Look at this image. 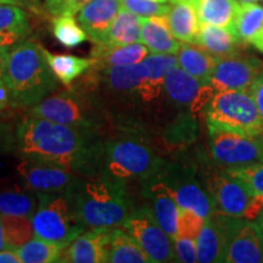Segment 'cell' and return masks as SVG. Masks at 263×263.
Returning a JSON list of instances; mask_svg holds the SVG:
<instances>
[{
	"mask_svg": "<svg viewBox=\"0 0 263 263\" xmlns=\"http://www.w3.org/2000/svg\"><path fill=\"white\" fill-rule=\"evenodd\" d=\"M105 136L28 114L16 126L15 151L21 157L51 160L81 176H93Z\"/></svg>",
	"mask_w": 263,
	"mask_h": 263,
	"instance_id": "cell-1",
	"label": "cell"
},
{
	"mask_svg": "<svg viewBox=\"0 0 263 263\" xmlns=\"http://www.w3.org/2000/svg\"><path fill=\"white\" fill-rule=\"evenodd\" d=\"M164 163L143 133L112 130L101 141L94 174L126 184L143 183L162 170Z\"/></svg>",
	"mask_w": 263,
	"mask_h": 263,
	"instance_id": "cell-2",
	"label": "cell"
},
{
	"mask_svg": "<svg viewBox=\"0 0 263 263\" xmlns=\"http://www.w3.org/2000/svg\"><path fill=\"white\" fill-rule=\"evenodd\" d=\"M71 190L78 218L85 230L122 227L134 209L128 184L100 174L82 176Z\"/></svg>",
	"mask_w": 263,
	"mask_h": 263,
	"instance_id": "cell-3",
	"label": "cell"
},
{
	"mask_svg": "<svg viewBox=\"0 0 263 263\" xmlns=\"http://www.w3.org/2000/svg\"><path fill=\"white\" fill-rule=\"evenodd\" d=\"M5 83L10 101L32 107L59 89V80L44 55V48L33 41H22L9 51Z\"/></svg>",
	"mask_w": 263,
	"mask_h": 263,
	"instance_id": "cell-4",
	"label": "cell"
},
{
	"mask_svg": "<svg viewBox=\"0 0 263 263\" xmlns=\"http://www.w3.org/2000/svg\"><path fill=\"white\" fill-rule=\"evenodd\" d=\"M29 114L52 122L103 134H108V130L112 132L110 118L103 104L81 78L73 87L71 85L67 89L43 99L41 103L31 107Z\"/></svg>",
	"mask_w": 263,
	"mask_h": 263,
	"instance_id": "cell-5",
	"label": "cell"
},
{
	"mask_svg": "<svg viewBox=\"0 0 263 263\" xmlns=\"http://www.w3.org/2000/svg\"><path fill=\"white\" fill-rule=\"evenodd\" d=\"M31 222L37 238L66 246L85 232L78 218L72 190L39 194L38 206L31 217Z\"/></svg>",
	"mask_w": 263,
	"mask_h": 263,
	"instance_id": "cell-6",
	"label": "cell"
},
{
	"mask_svg": "<svg viewBox=\"0 0 263 263\" xmlns=\"http://www.w3.org/2000/svg\"><path fill=\"white\" fill-rule=\"evenodd\" d=\"M205 115L207 127L244 137H259L263 132V118L249 91H218L207 104Z\"/></svg>",
	"mask_w": 263,
	"mask_h": 263,
	"instance_id": "cell-7",
	"label": "cell"
},
{
	"mask_svg": "<svg viewBox=\"0 0 263 263\" xmlns=\"http://www.w3.org/2000/svg\"><path fill=\"white\" fill-rule=\"evenodd\" d=\"M209 193L215 210L228 216L254 221L263 210V195L256 196L241 180L228 170L213 174L209 180Z\"/></svg>",
	"mask_w": 263,
	"mask_h": 263,
	"instance_id": "cell-8",
	"label": "cell"
},
{
	"mask_svg": "<svg viewBox=\"0 0 263 263\" xmlns=\"http://www.w3.org/2000/svg\"><path fill=\"white\" fill-rule=\"evenodd\" d=\"M226 233V263H263V230L257 222L215 211Z\"/></svg>",
	"mask_w": 263,
	"mask_h": 263,
	"instance_id": "cell-9",
	"label": "cell"
},
{
	"mask_svg": "<svg viewBox=\"0 0 263 263\" xmlns=\"http://www.w3.org/2000/svg\"><path fill=\"white\" fill-rule=\"evenodd\" d=\"M122 228L146 252L151 262L176 261L173 240L156 221L150 206H134Z\"/></svg>",
	"mask_w": 263,
	"mask_h": 263,
	"instance_id": "cell-10",
	"label": "cell"
},
{
	"mask_svg": "<svg viewBox=\"0 0 263 263\" xmlns=\"http://www.w3.org/2000/svg\"><path fill=\"white\" fill-rule=\"evenodd\" d=\"M17 172L22 182L38 194L68 192L82 177L65 164L37 157H21Z\"/></svg>",
	"mask_w": 263,
	"mask_h": 263,
	"instance_id": "cell-11",
	"label": "cell"
},
{
	"mask_svg": "<svg viewBox=\"0 0 263 263\" xmlns=\"http://www.w3.org/2000/svg\"><path fill=\"white\" fill-rule=\"evenodd\" d=\"M210 151L217 162L228 167L262 162L263 141L258 137H244L209 127Z\"/></svg>",
	"mask_w": 263,
	"mask_h": 263,
	"instance_id": "cell-12",
	"label": "cell"
},
{
	"mask_svg": "<svg viewBox=\"0 0 263 263\" xmlns=\"http://www.w3.org/2000/svg\"><path fill=\"white\" fill-rule=\"evenodd\" d=\"M161 176L170 186L180 209L192 210L205 219L216 211L210 193L203 190L190 171L179 166L164 164Z\"/></svg>",
	"mask_w": 263,
	"mask_h": 263,
	"instance_id": "cell-13",
	"label": "cell"
},
{
	"mask_svg": "<svg viewBox=\"0 0 263 263\" xmlns=\"http://www.w3.org/2000/svg\"><path fill=\"white\" fill-rule=\"evenodd\" d=\"M164 94L172 103L189 107L193 116H197L205 111L216 91L211 84L197 80L177 65L167 72L164 78Z\"/></svg>",
	"mask_w": 263,
	"mask_h": 263,
	"instance_id": "cell-14",
	"label": "cell"
},
{
	"mask_svg": "<svg viewBox=\"0 0 263 263\" xmlns=\"http://www.w3.org/2000/svg\"><path fill=\"white\" fill-rule=\"evenodd\" d=\"M262 70L263 62L255 57L235 54L218 58L209 83L216 93L223 90L250 91Z\"/></svg>",
	"mask_w": 263,
	"mask_h": 263,
	"instance_id": "cell-15",
	"label": "cell"
},
{
	"mask_svg": "<svg viewBox=\"0 0 263 263\" xmlns=\"http://www.w3.org/2000/svg\"><path fill=\"white\" fill-rule=\"evenodd\" d=\"M141 193L151 201V211L156 221L173 240L178 228L179 206L170 186L162 179L161 171L141 183Z\"/></svg>",
	"mask_w": 263,
	"mask_h": 263,
	"instance_id": "cell-16",
	"label": "cell"
},
{
	"mask_svg": "<svg viewBox=\"0 0 263 263\" xmlns=\"http://www.w3.org/2000/svg\"><path fill=\"white\" fill-rule=\"evenodd\" d=\"M121 8L120 0H91L78 11V24L95 45H101Z\"/></svg>",
	"mask_w": 263,
	"mask_h": 263,
	"instance_id": "cell-17",
	"label": "cell"
},
{
	"mask_svg": "<svg viewBox=\"0 0 263 263\" xmlns=\"http://www.w3.org/2000/svg\"><path fill=\"white\" fill-rule=\"evenodd\" d=\"M107 233L108 230H88V232H83L66 246L59 262H107Z\"/></svg>",
	"mask_w": 263,
	"mask_h": 263,
	"instance_id": "cell-18",
	"label": "cell"
},
{
	"mask_svg": "<svg viewBox=\"0 0 263 263\" xmlns=\"http://www.w3.org/2000/svg\"><path fill=\"white\" fill-rule=\"evenodd\" d=\"M39 202V194L22 182L0 178V215L31 218Z\"/></svg>",
	"mask_w": 263,
	"mask_h": 263,
	"instance_id": "cell-19",
	"label": "cell"
},
{
	"mask_svg": "<svg viewBox=\"0 0 263 263\" xmlns=\"http://www.w3.org/2000/svg\"><path fill=\"white\" fill-rule=\"evenodd\" d=\"M141 43L154 54H173L179 50L180 43L171 32L166 16L141 17Z\"/></svg>",
	"mask_w": 263,
	"mask_h": 263,
	"instance_id": "cell-20",
	"label": "cell"
},
{
	"mask_svg": "<svg viewBox=\"0 0 263 263\" xmlns=\"http://www.w3.org/2000/svg\"><path fill=\"white\" fill-rule=\"evenodd\" d=\"M226 233L216 212L205 219L203 227L196 239L197 262H223L224 257Z\"/></svg>",
	"mask_w": 263,
	"mask_h": 263,
	"instance_id": "cell-21",
	"label": "cell"
},
{
	"mask_svg": "<svg viewBox=\"0 0 263 263\" xmlns=\"http://www.w3.org/2000/svg\"><path fill=\"white\" fill-rule=\"evenodd\" d=\"M200 25L229 28L235 31V22L241 3L239 0H192Z\"/></svg>",
	"mask_w": 263,
	"mask_h": 263,
	"instance_id": "cell-22",
	"label": "cell"
},
{
	"mask_svg": "<svg viewBox=\"0 0 263 263\" xmlns=\"http://www.w3.org/2000/svg\"><path fill=\"white\" fill-rule=\"evenodd\" d=\"M150 50L143 43L138 42L133 44L123 45V47H103L94 45L91 57L94 64L91 68H105L111 66L136 65L143 61Z\"/></svg>",
	"mask_w": 263,
	"mask_h": 263,
	"instance_id": "cell-23",
	"label": "cell"
},
{
	"mask_svg": "<svg viewBox=\"0 0 263 263\" xmlns=\"http://www.w3.org/2000/svg\"><path fill=\"white\" fill-rule=\"evenodd\" d=\"M195 44L205 49L216 58H226L238 54L241 43L238 33L229 28L216 27L210 25H200Z\"/></svg>",
	"mask_w": 263,
	"mask_h": 263,
	"instance_id": "cell-24",
	"label": "cell"
},
{
	"mask_svg": "<svg viewBox=\"0 0 263 263\" xmlns=\"http://www.w3.org/2000/svg\"><path fill=\"white\" fill-rule=\"evenodd\" d=\"M107 262L111 263H149L146 252L140 248L122 227L108 230Z\"/></svg>",
	"mask_w": 263,
	"mask_h": 263,
	"instance_id": "cell-25",
	"label": "cell"
},
{
	"mask_svg": "<svg viewBox=\"0 0 263 263\" xmlns=\"http://www.w3.org/2000/svg\"><path fill=\"white\" fill-rule=\"evenodd\" d=\"M28 16L20 5H0V47L10 49L27 37Z\"/></svg>",
	"mask_w": 263,
	"mask_h": 263,
	"instance_id": "cell-26",
	"label": "cell"
},
{
	"mask_svg": "<svg viewBox=\"0 0 263 263\" xmlns=\"http://www.w3.org/2000/svg\"><path fill=\"white\" fill-rule=\"evenodd\" d=\"M176 57L179 67L196 77L197 80L207 83L218 60V58L195 43H182Z\"/></svg>",
	"mask_w": 263,
	"mask_h": 263,
	"instance_id": "cell-27",
	"label": "cell"
},
{
	"mask_svg": "<svg viewBox=\"0 0 263 263\" xmlns=\"http://www.w3.org/2000/svg\"><path fill=\"white\" fill-rule=\"evenodd\" d=\"M235 31L242 43L263 54V6L257 3H241Z\"/></svg>",
	"mask_w": 263,
	"mask_h": 263,
	"instance_id": "cell-28",
	"label": "cell"
},
{
	"mask_svg": "<svg viewBox=\"0 0 263 263\" xmlns=\"http://www.w3.org/2000/svg\"><path fill=\"white\" fill-rule=\"evenodd\" d=\"M172 34L183 43H194L200 29V22L193 2H176L166 16Z\"/></svg>",
	"mask_w": 263,
	"mask_h": 263,
	"instance_id": "cell-29",
	"label": "cell"
},
{
	"mask_svg": "<svg viewBox=\"0 0 263 263\" xmlns=\"http://www.w3.org/2000/svg\"><path fill=\"white\" fill-rule=\"evenodd\" d=\"M138 42H141V17L130 12L129 10L121 8L101 45L123 47Z\"/></svg>",
	"mask_w": 263,
	"mask_h": 263,
	"instance_id": "cell-30",
	"label": "cell"
},
{
	"mask_svg": "<svg viewBox=\"0 0 263 263\" xmlns=\"http://www.w3.org/2000/svg\"><path fill=\"white\" fill-rule=\"evenodd\" d=\"M44 55L51 71L66 88L71 87L74 81L87 73L94 64L93 58L85 59L70 54H52L47 49H44Z\"/></svg>",
	"mask_w": 263,
	"mask_h": 263,
	"instance_id": "cell-31",
	"label": "cell"
},
{
	"mask_svg": "<svg viewBox=\"0 0 263 263\" xmlns=\"http://www.w3.org/2000/svg\"><path fill=\"white\" fill-rule=\"evenodd\" d=\"M65 244L48 241L34 236L17 249L21 263H54L60 261Z\"/></svg>",
	"mask_w": 263,
	"mask_h": 263,
	"instance_id": "cell-32",
	"label": "cell"
},
{
	"mask_svg": "<svg viewBox=\"0 0 263 263\" xmlns=\"http://www.w3.org/2000/svg\"><path fill=\"white\" fill-rule=\"evenodd\" d=\"M0 223L9 248H21L35 236L31 218L28 217L0 215Z\"/></svg>",
	"mask_w": 263,
	"mask_h": 263,
	"instance_id": "cell-33",
	"label": "cell"
},
{
	"mask_svg": "<svg viewBox=\"0 0 263 263\" xmlns=\"http://www.w3.org/2000/svg\"><path fill=\"white\" fill-rule=\"evenodd\" d=\"M51 28L55 39L66 48L78 47L89 39L87 32L71 15L55 16L51 21Z\"/></svg>",
	"mask_w": 263,
	"mask_h": 263,
	"instance_id": "cell-34",
	"label": "cell"
},
{
	"mask_svg": "<svg viewBox=\"0 0 263 263\" xmlns=\"http://www.w3.org/2000/svg\"><path fill=\"white\" fill-rule=\"evenodd\" d=\"M228 172L241 180L254 195H263V162L229 167Z\"/></svg>",
	"mask_w": 263,
	"mask_h": 263,
	"instance_id": "cell-35",
	"label": "cell"
},
{
	"mask_svg": "<svg viewBox=\"0 0 263 263\" xmlns=\"http://www.w3.org/2000/svg\"><path fill=\"white\" fill-rule=\"evenodd\" d=\"M122 8L129 10L130 12L140 17H154V16H167L170 5L156 0H120Z\"/></svg>",
	"mask_w": 263,
	"mask_h": 263,
	"instance_id": "cell-36",
	"label": "cell"
},
{
	"mask_svg": "<svg viewBox=\"0 0 263 263\" xmlns=\"http://www.w3.org/2000/svg\"><path fill=\"white\" fill-rule=\"evenodd\" d=\"M205 218L188 209H180L178 216V228L176 238L197 239L201 232ZM174 240V239H173Z\"/></svg>",
	"mask_w": 263,
	"mask_h": 263,
	"instance_id": "cell-37",
	"label": "cell"
},
{
	"mask_svg": "<svg viewBox=\"0 0 263 263\" xmlns=\"http://www.w3.org/2000/svg\"><path fill=\"white\" fill-rule=\"evenodd\" d=\"M89 2L91 0H45V9L52 16H73Z\"/></svg>",
	"mask_w": 263,
	"mask_h": 263,
	"instance_id": "cell-38",
	"label": "cell"
},
{
	"mask_svg": "<svg viewBox=\"0 0 263 263\" xmlns=\"http://www.w3.org/2000/svg\"><path fill=\"white\" fill-rule=\"evenodd\" d=\"M176 261L194 263L197 262L196 240L189 238H174L173 240Z\"/></svg>",
	"mask_w": 263,
	"mask_h": 263,
	"instance_id": "cell-39",
	"label": "cell"
},
{
	"mask_svg": "<svg viewBox=\"0 0 263 263\" xmlns=\"http://www.w3.org/2000/svg\"><path fill=\"white\" fill-rule=\"evenodd\" d=\"M16 128L12 129V124L5 117L0 116V154L9 150H15Z\"/></svg>",
	"mask_w": 263,
	"mask_h": 263,
	"instance_id": "cell-40",
	"label": "cell"
},
{
	"mask_svg": "<svg viewBox=\"0 0 263 263\" xmlns=\"http://www.w3.org/2000/svg\"><path fill=\"white\" fill-rule=\"evenodd\" d=\"M250 94L254 98L257 108L263 118V70L259 72V74L256 77V80L250 88Z\"/></svg>",
	"mask_w": 263,
	"mask_h": 263,
	"instance_id": "cell-41",
	"label": "cell"
},
{
	"mask_svg": "<svg viewBox=\"0 0 263 263\" xmlns=\"http://www.w3.org/2000/svg\"><path fill=\"white\" fill-rule=\"evenodd\" d=\"M0 263H21L17 249L6 248L0 251Z\"/></svg>",
	"mask_w": 263,
	"mask_h": 263,
	"instance_id": "cell-42",
	"label": "cell"
},
{
	"mask_svg": "<svg viewBox=\"0 0 263 263\" xmlns=\"http://www.w3.org/2000/svg\"><path fill=\"white\" fill-rule=\"evenodd\" d=\"M10 49L0 47V82H5L6 66H8Z\"/></svg>",
	"mask_w": 263,
	"mask_h": 263,
	"instance_id": "cell-43",
	"label": "cell"
},
{
	"mask_svg": "<svg viewBox=\"0 0 263 263\" xmlns=\"http://www.w3.org/2000/svg\"><path fill=\"white\" fill-rule=\"evenodd\" d=\"M6 248H9L8 244H6V240H5V236H4V232H3V227H2V223H0V251L2 250H4Z\"/></svg>",
	"mask_w": 263,
	"mask_h": 263,
	"instance_id": "cell-44",
	"label": "cell"
},
{
	"mask_svg": "<svg viewBox=\"0 0 263 263\" xmlns=\"http://www.w3.org/2000/svg\"><path fill=\"white\" fill-rule=\"evenodd\" d=\"M11 4V5H25L26 0H0V5Z\"/></svg>",
	"mask_w": 263,
	"mask_h": 263,
	"instance_id": "cell-45",
	"label": "cell"
},
{
	"mask_svg": "<svg viewBox=\"0 0 263 263\" xmlns=\"http://www.w3.org/2000/svg\"><path fill=\"white\" fill-rule=\"evenodd\" d=\"M256 222L258 223L259 227H261L262 230H263V210H262V212L258 215L257 218H256Z\"/></svg>",
	"mask_w": 263,
	"mask_h": 263,
	"instance_id": "cell-46",
	"label": "cell"
},
{
	"mask_svg": "<svg viewBox=\"0 0 263 263\" xmlns=\"http://www.w3.org/2000/svg\"><path fill=\"white\" fill-rule=\"evenodd\" d=\"M240 3H258V2H263V0H239Z\"/></svg>",
	"mask_w": 263,
	"mask_h": 263,
	"instance_id": "cell-47",
	"label": "cell"
},
{
	"mask_svg": "<svg viewBox=\"0 0 263 263\" xmlns=\"http://www.w3.org/2000/svg\"><path fill=\"white\" fill-rule=\"evenodd\" d=\"M172 3H176V2H192V0H171Z\"/></svg>",
	"mask_w": 263,
	"mask_h": 263,
	"instance_id": "cell-48",
	"label": "cell"
},
{
	"mask_svg": "<svg viewBox=\"0 0 263 263\" xmlns=\"http://www.w3.org/2000/svg\"><path fill=\"white\" fill-rule=\"evenodd\" d=\"M156 2H160V3H167V2H171V0H156Z\"/></svg>",
	"mask_w": 263,
	"mask_h": 263,
	"instance_id": "cell-49",
	"label": "cell"
},
{
	"mask_svg": "<svg viewBox=\"0 0 263 263\" xmlns=\"http://www.w3.org/2000/svg\"><path fill=\"white\" fill-rule=\"evenodd\" d=\"M258 138H259V139H261V140L263 141V132H262V134H261V136H259Z\"/></svg>",
	"mask_w": 263,
	"mask_h": 263,
	"instance_id": "cell-50",
	"label": "cell"
},
{
	"mask_svg": "<svg viewBox=\"0 0 263 263\" xmlns=\"http://www.w3.org/2000/svg\"><path fill=\"white\" fill-rule=\"evenodd\" d=\"M262 162H263V161H262Z\"/></svg>",
	"mask_w": 263,
	"mask_h": 263,
	"instance_id": "cell-51",
	"label": "cell"
}]
</instances>
